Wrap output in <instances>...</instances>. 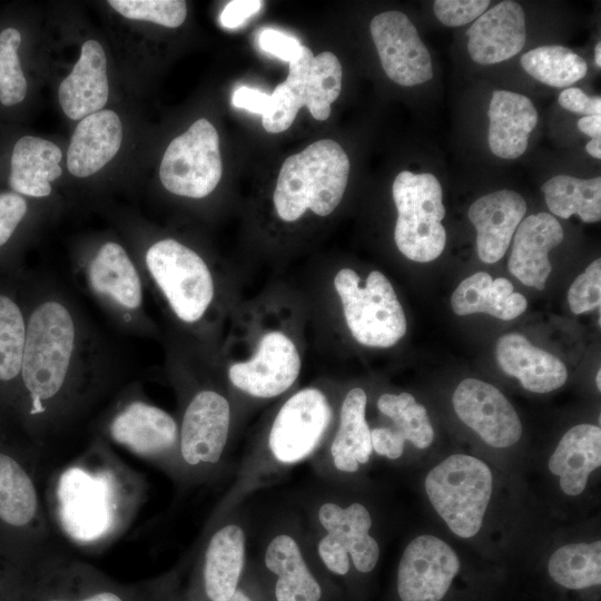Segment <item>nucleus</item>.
Masks as SVG:
<instances>
[{"instance_id":"f257e3e1","label":"nucleus","mask_w":601,"mask_h":601,"mask_svg":"<svg viewBox=\"0 0 601 601\" xmlns=\"http://www.w3.org/2000/svg\"><path fill=\"white\" fill-rule=\"evenodd\" d=\"M349 174V159L339 144L321 139L289 156L282 165L274 205L284 221L299 219L306 210L327 216L341 203Z\"/></svg>"},{"instance_id":"f03ea898","label":"nucleus","mask_w":601,"mask_h":601,"mask_svg":"<svg viewBox=\"0 0 601 601\" xmlns=\"http://www.w3.org/2000/svg\"><path fill=\"white\" fill-rule=\"evenodd\" d=\"M490 465L470 454L449 455L425 476L427 499L447 529L461 539H472L482 529L493 494Z\"/></svg>"},{"instance_id":"7ed1b4c3","label":"nucleus","mask_w":601,"mask_h":601,"mask_svg":"<svg viewBox=\"0 0 601 601\" xmlns=\"http://www.w3.org/2000/svg\"><path fill=\"white\" fill-rule=\"evenodd\" d=\"M392 195L397 209L394 240L398 250L417 263L436 259L446 244L439 179L430 173L403 170L393 181Z\"/></svg>"},{"instance_id":"20e7f679","label":"nucleus","mask_w":601,"mask_h":601,"mask_svg":"<svg viewBox=\"0 0 601 601\" xmlns=\"http://www.w3.org/2000/svg\"><path fill=\"white\" fill-rule=\"evenodd\" d=\"M346 325L361 345L386 348L406 333L407 323L401 303L387 277L373 270L361 285L355 270L342 268L334 278Z\"/></svg>"},{"instance_id":"39448f33","label":"nucleus","mask_w":601,"mask_h":601,"mask_svg":"<svg viewBox=\"0 0 601 601\" xmlns=\"http://www.w3.org/2000/svg\"><path fill=\"white\" fill-rule=\"evenodd\" d=\"M75 345L68 309L57 302L41 304L26 329L22 378L32 400L52 397L62 386Z\"/></svg>"},{"instance_id":"423d86ee","label":"nucleus","mask_w":601,"mask_h":601,"mask_svg":"<svg viewBox=\"0 0 601 601\" xmlns=\"http://www.w3.org/2000/svg\"><path fill=\"white\" fill-rule=\"evenodd\" d=\"M146 264L178 318L194 323L203 317L214 297V280L197 253L167 238L147 250Z\"/></svg>"},{"instance_id":"0eeeda50","label":"nucleus","mask_w":601,"mask_h":601,"mask_svg":"<svg viewBox=\"0 0 601 601\" xmlns=\"http://www.w3.org/2000/svg\"><path fill=\"white\" fill-rule=\"evenodd\" d=\"M223 173L219 137L205 118L168 145L160 164L164 187L179 196L203 198L218 185Z\"/></svg>"},{"instance_id":"6e6552de","label":"nucleus","mask_w":601,"mask_h":601,"mask_svg":"<svg viewBox=\"0 0 601 601\" xmlns=\"http://www.w3.org/2000/svg\"><path fill=\"white\" fill-rule=\"evenodd\" d=\"M318 519L327 531L318 544V554L329 571L346 574L348 555L359 572L367 573L376 566L380 546L370 534L372 518L363 504L353 503L344 509L325 503L318 511Z\"/></svg>"},{"instance_id":"1a4fd4ad","label":"nucleus","mask_w":601,"mask_h":601,"mask_svg":"<svg viewBox=\"0 0 601 601\" xmlns=\"http://www.w3.org/2000/svg\"><path fill=\"white\" fill-rule=\"evenodd\" d=\"M461 570L456 551L443 539L421 534L408 542L397 569L402 601H441Z\"/></svg>"},{"instance_id":"9d476101","label":"nucleus","mask_w":601,"mask_h":601,"mask_svg":"<svg viewBox=\"0 0 601 601\" xmlns=\"http://www.w3.org/2000/svg\"><path fill=\"white\" fill-rule=\"evenodd\" d=\"M331 406L317 388L307 387L290 396L278 411L270 432L269 449L283 463L308 456L331 421Z\"/></svg>"},{"instance_id":"9b49d317","label":"nucleus","mask_w":601,"mask_h":601,"mask_svg":"<svg viewBox=\"0 0 601 601\" xmlns=\"http://www.w3.org/2000/svg\"><path fill=\"white\" fill-rule=\"evenodd\" d=\"M452 403L459 418L491 447L508 449L521 440L523 426L514 406L492 384L465 378Z\"/></svg>"},{"instance_id":"f8f14e48","label":"nucleus","mask_w":601,"mask_h":601,"mask_svg":"<svg viewBox=\"0 0 601 601\" xmlns=\"http://www.w3.org/2000/svg\"><path fill=\"white\" fill-rule=\"evenodd\" d=\"M382 67L390 79L401 86H415L433 77L430 52L407 16L386 11L370 24Z\"/></svg>"},{"instance_id":"ddd939ff","label":"nucleus","mask_w":601,"mask_h":601,"mask_svg":"<svg viewBox=\"0 0 601 601\" xmlns=\"http://www.w3.org/2000/svg\"><path fill=\"white\" fill-rule=\"evenodd\" d=\"M300 366L295 343L285 333L272 331L262 336L249 359L229 367L228 377L238 390L255 397L269 398L294 384Z\"/></svg>"},{"instance_id":"4468645a","label":"nucleus","mask_w":601,"mask_h":601,"mask_svg":"<svg viewBox=\"0 0 601 601\" xmlns=\"http://www.w3.org/2000/svg\"><path fill=\"white\" fill-rule=\"evenodd\" d=\"M278 86L297 111L306 106L315 119L325 120L341 93L342 66L334 53L314 56L302 46L298 57L289 62L286 80Z\"/></svg>"},{"instance_id":"2eb2a0df","label":"nucleus","mask_w":601,"mask_h":601,"mask_svg":"<svg viewBox=\"0 0 601 601\" xmlns=\"http://www.w3.org/2000/svg\"><path fill=\"white\" fill-rule=\"evenodd\" d=\"M229 422L227 400L214 391L199 392L183 420L180 449L184 460L190 465L218 462L228 437Z\"/></svg>"},{"instance_id":"dca6fc26","label":"nucleus","mask_w":601,"mask_h":601,"mask_svg":"<svg viewBox=\"0 0 601 601\" xmlns=\"http://www.w3.org/2000/svg\"><path fill=\"white\" fill-rule=\"evenodd\" d=\"M473 61L494 65L516 56L526 40L525 13L515 1H502L480 16L466 32Z\"/></svg>"},{"instance_id":"f3484780","label":"nucleus","mask_w":601,"mask_h":601,"mask_svg":"<svg viewBox=\"0 0 601 601\" xmlns=\"http://www.w3.org/2000/svg\"><path fill=\"white\" fill-rule=\"evenodd\" d=\"M525 213V200L510 189L486 194L470 206L469 219L476 228V248L482 262L493 264L505 255Z\"/></svg>"},{"instance_id":"a211bd4d","label":"nucleus","mask_w":601,"mask_h":601,"mask_svg":"<svg viewBox=\"0 0 601 601\" xmlns=\"http://www.w3.org/2000/svg\"><path fill=\"white\" fill-rule=\"evenodd\" d=\"M563 228L549 213L530 215L518 226L508 267L522 284L544 289L552 270L549 253L563 240Z\"/></svg>"},{"instance_id":"6ab92c4d","label":"nucleus","mask_w":601,"mask_h":601,"mask_svg":"<svg viewBox=\"0 0 601 601\" xmlns=\"http://www.w3.org/2000/svg\"><path fill=\"white\" fill-rule=\"evenodd\" d=\"M377 408L393 422L392 426L371 430L372 447L378 455L397 460L406 441L420 450L433 443L435 433L427 411L412 394L385 393L378 397Z\"/></svg>"},{"instance_id":"aec40b11","label":"nucleus","mask_w":601,"mask_h":601,"mask_svg":"<svg viewBox=\"0 0 601 601\" xmlns=\"http://www.w3.org/2000/svg\"><path fill=\"white\" fill-rule=\"evenodd\" d=\"M495 355L501 370L518 378L529 392L549 393L563 386L568 380V370L563 362L534 346L522 334L509 333L501 336Z\"/></svg>"},{"instance_id":"412c9836","label":"nucleus","mask_w":601,"mask_h":601,"mask_svg":"<svg viewBox=\"0 0 601 601\" xmlns=\"http://www.w3.org/2000/svg\"><path fill=\"white\" fill-rule=\"evenodd\" d=\"M109 95L107 59L97 40H87L71 72L58 90L60 106L67 117L81 120L102 110Z\"/></svg>"},{"instance_id":"4be33fe9","label":"nucleus","mask_w":601,"mask_h":601,"mask_svg":"<svg viewBox=\"0 0 601 601\" xmlns=\"http://www.w3.org/2000/svg\"><path fill=\"white\" fill-rule=\"evenodd\" d=\"M601 465V428L593 424H578L569 428L550 455V473L558 477L566 496L581 495L590 475Z\"/></svg>"},{"instance_id":"5701e85b","label":"nucleus","mask_w":601,"mask_h":601,"mask_svg":"<svg viewBox=\"0 0 601 601\" xmlns=\"http://www.w3.org/2000/svg\"><path fill=\"white\" fill-rule=\"evenodd\" d=\"M122 126L109 109L87 116L77 125L67 152V166L76 177H88L107 165L118 152Z\"/></svg>"},{"instance_id":"b1692460","label":"nucleus","mask_w":601,"mask_h":601,"mask_svg":"<svg viewBox=\"0 0 601 601\" xmlns=\"http://www.w3.org/2000/svg\"><path fill=\"white\" fill-rule=\"evenodd\" d=\"M489 146L503 159H515L528 147L529 135L538 124V111L524 95L494 90L489 107Z\"/></svg>"},{"instance_id":"393cba45","label":"nucleus","mask_w":601,"mask_h":601,"mask_svg":"<svg viewBox=\"0 0 601 601\" xmlns=\"http://www.w3.org/2000/svg\"><path fill=\"white\" fill-rule=\"evenodd\" d=\"M112 439L140 455L170 449L177 439V424L165 411L134 402L122 410L110 426Z\"/></svg>"},{"instance_id":"a878e982","label":"nucleus","mask_w":601,"mask_h":601,"mask_svg":"<svg viewBox=\"0 0 601 601\" xmlns=\"http://www.w3.org/2000/svg\"><path fill=\"white\" fill-rule=\"evenodd\" d=\"M61 157L60 148L53 142L33 136L21 137L12 150L10 187L31 197L50 195V183L62 174Z\"/></svg>"},{"instance_id":"bb28decb","label":"nucleus","mask_w":601,"mask_h":601,"mask_svg":"<svg viewBox=\"0 0 601 601\" xmlns=\"http://www.w3.org/2000/svg\"><path fill=\"white\" fill-rule=\"evenodd\" d=\"M451 305L461 316L486 313L511 321L525 311L528 302L522 294L514 292L509 279H493L487 273L477 272L460 283L452 294Z\"/></svg>"},{"instance_id":"cd10ccee","label":"nucleus","mask_w":601,"mask_h":601,"mask_svg":"<svg viewBox=\"0 0 601 601\" xmlns=\"http://www.w3.org/2000/svg\"><path fill=\"white\" fill-rule=\"evenodd\" d=\"M245 559V534L235 524L217 531L205 558V590L211 601H229L237 590Z\"/></svg>"},{"instance_id":"c85d7f7f","label":"nucleus","mask_w":601,"mask_h":601,"mask_svg":"<svg viewBox=\"0 0 601 601\" xmlns=\"http://www.w3.org/2000/svg\"><path fill=\"white\" fill-rule=\"evenodd\" d=\"M367 397L361 387L352 388L345 396L339 414L338 431L331 453L339 471L355 472L368 462L373 452L371 430L365 420Z\"/></svg>"},{"instance_id":"c756f323","label":"nucleus","mask_w":601,"mask_h":601,"mask_svg":"<svg viewBox=\"0 0 601 601\" xmlns=\"http://www.w3.org/2000/svg\"><path fill=\"white\" fill-rule=\"evenodd\" d=\"M265 564L278 577L275 587L277 601H318L322 590L309 572L293 538L277 535L268 544Z\"/></svg>"},{"instance_id":"7c9ffc66","label":"nucleus","mask_w":601,"mask_h":601,"mask_svg":"<svg viewBox=\"0 0 601 601\" xmlns=\"http://www.w3.org/2000/svg\"><path fill=\"white\" fill-rule=\"evenodd\" d=\"M89 279L97 293L111 297L122 307H139L140 278L120 245L109 242L100 247L90 264Z\"/></svg>"},{"instance_id":"2f4dec72","label":"nucleus","mask_w":601,"mask_h":601,"mask_svg":"<svg viewBox=\"0 0 601 601\" xmlns=\"http://www.w3.org/2000/svg\"><path fill=\"white\" fill-rule=\"evenodd\" d=\"M545 203L552 214L568 219L578 215L584 223L601 219V177L581 179L558 175L542 186Z\"/></svg>"},{"instance_id":"473e14b6","label":"nucleus","mask_w":601,"mask_h":601,"mask_svg":"<svg viewBox=\"0 0 601 601\" xmlns=\"http://www.w3.org/2000/svg\"><path fill=\"white\" fill-rule=\"evenodd\" d=\"M552 581L569 590H583L601 583V542H574L561 545L549 558Z\"/></svg>"},{"instance_id":"72a5a7b5","label":"nucleus","mask_w":601,"mask_h":601,"mask_svg":"<svg viewBox=\"0 0 601 601\" xmlns=\"http://www.w3.org/2000/svg\"><path fill=\"white\" fill-rule=\"evenodd\" d=\"M522 68L540 82L555 87H570L588 71L585 60L563 46H541L525 52Z\"/></svg>"},{"instance_id":"f704fd0d","label":"nucleus","mask_w":601,"mask_h":601,"mask_svg":"<svg viewBox=\"0 0 601 601\" xmlns=\"http://www.w3.org/2000/svg\"><path fill=\"white\" fill-rule=\"evenodd\" d=\"M37 511V494L31 479L17 461L0 453V519L22 526Z\"/></svg>"},{"instance_id":"c9c22d12","label":"nucleus","mask_w":601,"mask_h":601,"mask_svg":"<svg viewBox=\"0 0 601 601\" xmlns=\"http://www.w3.org/2000/svg\"><path fill=\"white\" fill-rule=\"evenodd\" d=\"M26 326L19 307L0 295V380L9 381L21 371Z\"/></svg>"},{"instance_id":"e433bc0d","label":"nucleus","mask_w":601,"mask_h":601,"mask_svg":"<svg viewBox=\"0 0 601 601\" xmlns=\"http://www.w3.org/2000/svg\"><path fill=\"white\" fill-rule=\"evenodd\" d=\"M20 43L21 35L17 29L0 32V102L8 107L21 102L28 90L18 57Z\"/></svg>"},{"instance_id":"4c0bfd02","label":"nucleus","mask_w":601,"mask_h":601,"mask_svg":"<svg viewBox=\"0 0 601 601\" xmlns=\"http://www.w3.org/2000/svg\"><path fill=\"white\" fill-rule=\"evenodd\" d=\"M108 3L121 16L168 28L179 27L186 19L187 7L181 0H110Z\"/></svg>"},{"instance_id":"58836bf2","label":"nucleus","mask_w":601,"mask_h":601,"mask_svg":"<svg viewBox=\"0 0 601 601\" xmlns=\"http://www.w3.org/2000/svg\"><path fill=\"white\" fill-rule=\"evenodd\" d=\"M568 303L574 314H582L600 307L601 304V259L593 260L572 283L568 290Z\"/></svg>"},{"instance_id":"ea45409f","label":"nucleus","mask_w":601,"mask_h":601,"mask_svg":"<svg viewBox=\"0 0 601 601\" xmlns=\"http://www.w3.org/2000/svg\"><path fill=\"white\" fill-rule=\"evenodd\" d=\"M489 6V0H436L433 9L443 24L460 27L476 20Z\"/></svg>"},{"instance_id":"a19ab883","label":"nucleus","mask_w":601,"mask_h":601,"mask_svg":"<svg viewBox=\"0 0 601 601\" xmlns=\"http://www.w3.org/2000/svg\"><path fill=\"white\" fill-rule=\"evenodd\" d=\"M27 213V203L17 193H0V246L13 234Z\"/></svg>"},{"instance_id":"79ce46f5","label":"nucleus","mask_w":601,"mask_h":601,"mask_svg":"<svg viewBox=\"0 0 601 601\" xmlns=\"http://www.w3.org/2000/svg\"><path fill=\"white\" fill-rule=\"evenodd\" d=\"M260 49L284 61H293L300 53L299 41L282 31L275 29H264L258 36Z\"/></svg>"},{"instance_id":"37998d69","label":"nucleus","mask_w":601,"mask_h":601,"mask_svg":"<svg viewBox=\"0 0 601 601\" xmlns=\"http://www.w3.org/2000/svg\"><path fill=\"white\" fill-rule=\"evenodd\" d=\"M558 101L561 107L584 116L601 115V97L588 96L577 87H569L561 91Z\"/></svg>"},{"instance_id":"c03bdc74","label":"nucleus","mask_w":601,"mask_h":601,"mask_svg":"<svg viewBox=\"0 0 601 601\" xmlns=\"http://www.w3.org/2000/svg\"><path fill=\"white\" fill-rule=\"evenodd\" d=\"M259 0H234L226 4L220 13V23L227 29L242 26L262 8Z\"/></svg>"},{"instance_id":"a18cd8bd","label":"nucleus","mask_w":601,"mask_h":601,"mask_svg":"<svg viewBox=\"0 0 601 601\" xmlns=\"http://www.w3.org/2000/svg\"><path fill=\"white\" fill-rule=\"evenodd\" d=\"M235 107L263 115L269 104V95L247 86L238 87L231 97Z\"/></svg>"},{"instance_id":"49530a36","label":"nucleus","mask_w":601,"mask_h":601,"mask_svg":"<svg viewBox=\"0 0 601 601\" xmlns=\"http://www.w3.org/2000/svg\"><path fill=\"white\" fill-rule=\"evenodd\" d=\"M578 128L591 138H599L601 136V115H590L580 118Z\"/></svg>"},{"instance_id":"de8ad7c7","label":"nucleus","mask_w":601,"mask_h":601,"mask_svg":"<svg viewBox=\"0 0 601 601\" xmlns=\"http://www.w3.org/2000/svg\"><path fill=\"white\" fill-rule=\"evenodd\" d=\"M587 152L597 158H601V137L599 138H592L585 146Z\"/></svg>"},{"instance_id":"09e8293b","label":"nucleus","mask_w":601,"mask_h":601,"mask_svg":"<svg viewBox=\"0 0 601 601\" xmlns=\"http://www.w3.org/2000/svg\"><path fill=\"white\" fill-rule=\"evenodd\" d=\"M51 601H60V600H51ZM81 601H122V600L115 593L101 592V593L93 594Z\"/></svg>"},{"instance_id":"8fccbe9b","label":"nucleus","mask_w":601,"mask_h":601,"mask_svg":"<svg viewBox=\"0 0 601 601\" xmlns=\"http://www.w3.org/2000/svg\"><path fill=\"white\" fill-rule=\"evenodd\" d=\"M229 601H250V599L240 590H236Z\"/></svg>"},{"instance_id":"3c124183","label":"nucleus","mask_w":601,"mask_h":601,"mask_svg":"<svg viewBox=\"0 0 601 601\" xmlns=\"http://www.w3.org/2000/svg\"><path fill=\"white\" fill-rule=\"evenodd\" d=\"M594 60L595 65L600 68L601 67V42L599 41L594 49Z\"/></svg>"},{"instance_id":"603ef678","label":"nucleus","mask_w":601,"mask_h":601,"mask_svg":"<svg viewBox=\"0 0 601 601\" xmlns=\"http://www.w3.org/2000/svg\"><path fill=\"white\" fill-rule=\"evenodd\" d=\"M595 384H597L598 390L600 391L601 390V371L600 370L598 371L597 376H595Z\"/></svg>"}]
</instances>
